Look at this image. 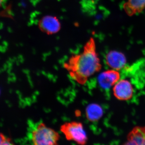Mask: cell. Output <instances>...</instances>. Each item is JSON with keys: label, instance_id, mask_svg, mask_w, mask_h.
I'll return each mask as SVG.
<instances>
[{"label": "cell", "instance_id": "1", "mask_svg": "<svg viewBox=\"0 0 145 145\" xmlns=\"http://www.w3.org/2000/svg\"><path fill=\"white\" fill-rule=\"evenodd\" d=\"M63 67L71 79L81 85L85 84L89 78L101 70L102 65L94 39L89 40L81 53L71 55L64 63Z\"/></svg>", "mask_w": 145, "mask_h": 145}, {"label": "cell", "instance_id": "2", "mask_svg": "<svg viewBox=\"0 0 145 145\" xmlns=\"http://www.w3.org/2000/svg\"><path fill=\"white\" fill-rule=\"evenodd\" d=\"M59 134L44 123L37 125L31 132L33 145H59Z\"/></svg>", "mask_w": 145, "mask_h": 145}, {"label": "cell", "instance_id": "3", "mask_svg": "<svg viewBox=\"0 0 145 145\" xmlns=\"http://www.w3.org/2000/svg\"><path fill=\"white\" fill-rule=\"evenodd\" d=\"M60 131L68 141H73L79 145H86L87 143V135L81 122H66L61 126Z\"/></svg>", "mask_w": 145, "mask_h": 145}, {"label": "cell", "instance_id": "4", "mask_svg": "<svg viewBox=\"0 0 145 145\" xmlns=\"http://www.w3.org/2000/svg\"><path fill=\"white\" fill-rule=\"evenodd\" d=\"M113 91L114 96L118 100L128 101L132 97L133 88L129 81L121 80L114 86Z\"/></svg>", "mask_w": 145, "mask_h": 145}, {"label": "cell", "instance_id": "5", "mask_svg": "<svg viewBox=\"0 0 145 145\" xmlns=\"http://www.w3.org/2000/svg\"><path fill=\"white\" fill-rule=\"evenodd\" d=\"M120 78V73L117 70L110 69L101 73L98 78V82L101 87L106 89L115 85Z\"/></svg>", "mask_w": 145, "mask_h": 145}, {"label": "cell", "instance_id": "6", "mask_svg": "<svg viewBox=\"0 0 145 145\" xmlns=\"http://www.w3.org/2000/svg\"><path fill=\"white\" fill-rule=\"evenodd\" d=\"M106 61L109 67L114 70L119 71L125 67L126 64V59L121 52L112 50L107 54Z\"/></svg>", "mask_w": 145, "mask_h": 145}, {"label": "cell", "instance_id": "7", "mask_svg": "<svg viewBox=\"0 0 145 145\" xmlns=\"http://www.w3.org/2000/svg\"><path fill=\"white\" fill-rule=\"evenodd\" d=\"M39 27L42 31L48 34H53L59 31L61 28V24L56 17L46 16L40 20Z\"/></svg>", "mask_w": 145, "mask_h": 145}, {"label": "cell", "instance_id": "8", "mask_svg": "<svg viewBox=\"0 0 145 145\" xmlns=\"http://www.w3.org/2000/svg\"><path fill=\"white\" fill-rule=\"evenodd\" d=\"M123 145H145V126H137L133 128Z\"/></svg>", "mask_w": 145, "mask_h": 145}, {"label": "cell", "instance_id": "9", "mask_svg": "<svg viewBox=\"0 0 145 145\" xmlns=\"http://www.w3.org/2000/svg\"><path fill=\"white\" fill-rule=\"evenodd\" d=\"M123 7L128 16H132L145 9V0H127Z\"/></svg>", "mask_w": 145, "mask_h": 145}, {"label": "cell", "instance_id": "10", "mask_svg": "<svg viewBox=\"0 0 145 145\" xmlns=\"http://www.w3.org/2000/svg\"><path fill=\"white\" fill-rule=\"evenodd\" d=\"M103 114V109L98 104H91L86 108V117L91 122L97 121L102 117Z\"/></svg>", "mask_w": 145, "mask_h": 145}, {"label": "cell", "instance_id": "11", "mask_svg": "<svg viewBox=\"0 0 145 145\" xmlns=\"http://www.w3.org/2000/svg\"><path fill=\"white\" fill-rule=\"evenodd\" d=\"M1 143L0 145H16L13 142L10 138L5 135L3 133H1Z\"/></svg>", "mask_w": 145, "mask_h": 145}]
</instances>
